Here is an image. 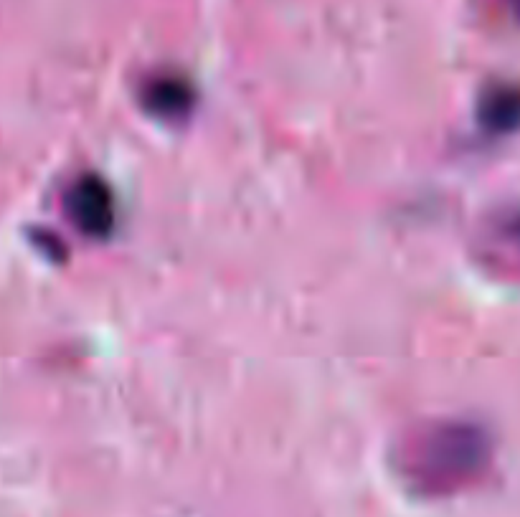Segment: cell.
Instances as JSON below:
<instances>
[{"label": "cell", "instance_id": "obj_1", "mask_svg": "<svg viewBox=\"0 0 520 517\" xmlns=\"http://www.w3.org/2000/svg\"><path fill=\"white\" fill-rule=\"evenodd\" d=\"M69 213L74 224L87 234H107L115 221V206H112L110 188L99 178H82L69 191Z\"/></svg>", "mask_w": 520, "mask_h": 517}, {"label": "cell", "instance_id": "obj_2", "mask_svg": "<svg viewBox=\"0 0 520 517\" xmlns=\"http://www.w3.org/2000/svg\"><path fill=\"white\" fill-rule=\"evenodd\" d=\"M150 102L160 109V112H178L186 102V94L178 84H168V82H160L155 84L153 92H150Z\"/></svg>", "mask_w": 520, "mask_h": 517}]
</instances>
